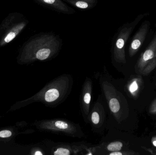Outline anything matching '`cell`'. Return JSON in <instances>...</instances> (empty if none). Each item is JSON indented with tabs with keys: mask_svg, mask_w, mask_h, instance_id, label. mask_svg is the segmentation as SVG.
<instances>
[{
	"mask_svg": "<svg viewBox=\"0 0 156 155\" xmlns=\"http://www.w3.org/2000/svg\"><path fill=\"white\" fill-rule=\"evenodd\" d=\"M21 147L16 144H0V155H20Z\"/></svg>",
	"mask_w": 156,
	"mask_h": 155,
	"instance_id": "cell-10",
	"label": "cell"
},
{
	"mask_svg": "<svg viewBox=\"0 0 156 155\" xmlns=\"http://www.w3.org/2000/svg\"><path fill=\"white\" fill-rule=\"evenodd\" d=\"M81 10H89L97 5L98 0H62Z\"/></svg>",
	"mask_w": 156,
	"mask_h": 155,
	"instance_id": "cell-8",
	"label": "cell"
},
{
	"mask_svg": "<svg viewBox=\"0 0 156 155\" xmlns=\"http://www.w3.org/2000/svg\"><path fill=\"white\" fill-rule=\"evenodd\" d=\"M59 96V92L57 89H50L46 93L45 100L47 102H52L57 99Z\"/></svg>",
	"mask_w": 156,
	"mask_h": 155,
	"instance_id": "cell-11",
	"label": "cell"
},
{
	"mask_svg": "<svg viewBox=\"0 0 156 155\" xmlns=\"http://www.w3.org/2000/svg\"><path fill=\"white\" fill-rule=\"evenodd\" d=\"M109 106L111 111L114 113L119 112L120 109V105L119 101L116 98H112L109 102Z\"/></svg>",
	"mask_w": 156,
	"mask_h": 155,
	"instance_id": "cell-12",
	"label": "cell"
},
{
	"mask_svg": "<svg viewBox=\"0 0 156 155\" xmlns=\"http://www.w3.org/2000/svg\"><path fill=\"white\" fill-rule=\"evenodd\" d=\"M156 67V33L146 49L141 54L136 66V73L147 76Z\"/></svg>",
	"mask_w": 156,
	"mask_h": 155,
	"instance_id": "cell-4",
	"label": "cell"
},
{
	"mask_svg": "<svg viewBox=\"0 0 156 155\" xmlns=\"http://www.w3.org/2000/svg\"><path fill=\"white\" fill-rule=\"evenodd\" d=\"M146 14L144 13L137 15L133 21L125 24L119 29L114 42L115 54L119 61L125 62V47L126 44L136 26Z\"/></svg>",
	"mask_w": 156,
	"mask_h": 155,
	"instance_id": "cell-3",
	"label": "cell"
},
{
	"mask_svg": "<svg viewBox=\"0 0 156 155\" xmlns=\"http://www.w3.org/2000/svg\"><path fill=\"white\" fill-rule=\"evenodd\" d=\"M91 96L90 95L89 93L85 94L84 96V101L86 104H89L90 101Z\"/></svg>",
	"mask_w": 156,
	"mask_h": 155,
	"instance_id": "cell-19",
	"label": "cell"
},
{
	"mask_svg": "<svg viewBox=\"0 0 156 155\" xmlns=\"http://www.w3.org/2000/svg\"><path fill=\"white\" fill-rule=\"evenodd\" d=\"M150 27V22L145 21L134 35L129 48V55L131 57L134 56L143 45Z\"/></svg>",
	"mask_w": 156,
	"mask_h": 155,
	"instance_id": "cell-5",
	"label": "cell"
},
{
	"mask_svg": "<svg viewBox=\"0 0 156 155\" xmlns=\"http://www.w3.org/2000/svg\"><path fill=\"white\" fill-rule=\"evenodd\" d=\"M43 6L58 12L66 14H73L76 12L75 10L67 5L62 0H33Z\"/></svg>",
	"mask_w": 156,
	"mask_h": 155,
	"instance_id": "cell-7",
	"label": "cell"
},
{
	"mask_svg": "<svg viewBox=\"0 0 156 155\" xmlns=\"http://www.w3.org/2000/svg\"><path fill=\"white\" fill-rule=\"evenodd\" d=\"M100 120L99 114L97 112H94L92 115V121L94 123L96 124H98Z\"/></svg>",
	"mask_w": 156,
	"mask_h": 155,
	"instance_id": "cell-17",
	"label": "cell"
},
{
	"mask_svg": "<svg viewBox=\"0 0 156 155\" xmlns=\"http://www.w3.org/2000/svg\"><path fill=\"white\" fill-rule=\"evenodd\" d=\"M149 113L153 115H156V98L151 103L148 110Z\"/></svg>",
	"mask_w": 156,
	"mask_h": 155,
	"instance_id": "cell-14",
	"label": "cell"
},
{
	"mask_svg": "<svg viewBox=\"0 0 156 155\" xmlns=\"http://www.w3.org/2000/svg\"><path fill=\"white\" fill-rule=\"evenodd\" d=\"M155 86H156V84H155Z\"/></svg>",
	"mask_w": 156,
	"mask_h": 155,
	"instance_id": "cell-23",
	"label": "cell"
},
{
	"mask_svg": "<svg viewBox=\"0 0 156 155\" xmlns=\"http://www.w3.org/2000/svg\"><path fill=\"white\" fill-rule=\"evenodd\" d=\"M29 21L20 12L9 13L0 24V47L14 40L27 27Z\"/></svg>",
	"mask_w": 156,
	"mask_h": 155,
	"instance_id": "cell-2",
	"label": "cell"
},
{
	"mask_svg": "<svg viewBox=\"0 0 156 155\" xmlns=\"http://www.w3.org/2000/svg\"><path fill=\"white\" fill-rule=\"evenodd\" d=\"M123 144L121 142H115L111 143L107 147V149L112 152L120 151L122 149Z\"/></svg>",
	"mask_w": 156,
	"mask_h": 155,
	"instance_id": "cell-13",
	"label": "cell"
},
{
	"mask_svg": "<svg viewBox=\"0 0 156 155\" xmlns=\"http://www.w3.org/2000/svg\"><path fill=\"white\" fill-rule=\"evenodd\" d=\"M110 155H122L123 153L119 151H116V152H113V153H111L110 154Z\"/></svg>",
	"mask_w": 156,
	"mask_h": 155,
	"instance_id": "cell-21",
	"label": "cell"
},
{
	"mask_svg": "<svg viewBox=\"0 0 156 155\" xmlns=\"http://www.w3.org/2000/svg\"><path fill=\"white\" fill-rule=\"evenodd\" d=\"M35 155H43V153H41L40 151H37L36 152V153H34Z\"/></svg>",
	"mask_w": 156,
	"mask_h": 155,
	"instance_id": "cell-22",
	"label": "cell"
},
{
	"mask_svg": "<svg viewBox=\"0 0 156 155\" xmlns=\"http://www.w3.org/2000/svg\"><path fill=\"white\" fill-rule=\"evenodd\" d=\"M55 126L59 128V129H66L68 127V124L65 123V122H63V121H57L55 123Z\"/></svg>",
	"mask_w": 156,
	"mask_h": 155,
	"instance_id": "cell-16",
	"label": "cell"
},
{
	"mask_svg": "<svg viewBox=\"0 0 156 155\" xmlns=\"http://www.w3.org/2000/svg\"><path fill=\"white\" fill-rule=\"evenodd\" d=\"M20 127L16 123L15 125L0 128V144H15L16 138L18 135L26 133L25 131H20Z\"/></svg>",
	"mask_w": 156,
	"mask_h": 155,
	"instance_id": "cell-6",
	"label": "cell"
},
{
	"mask_svg": "<svg viewBox=\"0 0 156 155\" xmlns=\"http://www.w3.org/2000/svg\"><path fill=\"white\" fill-rule=\"evenodd\" d=\"M152 144L154 147H156V136H154L152 137V140H151Z\"/></svg>",
	"mask_w": 156,
	"mask_h": 155,
	"instance_id": "cell-20",
	"label": "cell"
},
{
	"mask_svg": "<svg viewBox=\"0 0 156 155\" xmlns=\"http://www.w3.org/2000/svg\"><path fill=\"white\" fill-rule=\"evenodd\" d=\"M62 40L51 33L38 34L30 37L22 45L16 57L19 65L30 63L36 60H46L57 52Z\"/></svg>",
	"mask_w": 156,
	"mask_h": 155,
	"instance_id": "cell-1",
	"label": "cell"
},
{
	"mask_svg": "<svg viewBox=\"0 0 156 155\" xmlns=\"http://www.w3.org/2000/svg\"><path fill=\"white\" fill-rule=\"evenodd\" d=\"M143 84V79L140 75L136 76L133 79L129 86V91L133 97H138L140 91L142 90Z\"/></svg>",
	"mask_w": 156,
	"mask_h": 155,
	"instance_id": "cell-9",
	"label": "cell"
},
{
	"mask_svg": "<svg viewBox=\"0 0 156 155\" xmlns=\"http://www.w3.org/2000/svg\"><path fill=\"white\" fill-rule=\"evenodd\" d=\"M142 148L150 153L151 154L156 155V149H152V148H147V147H142Z\"/></svg>",
	"mask_w": 156,
	"mask_h": 155,
	"instance_id": "cell-18",
	"label": "cell"
},
{
	"mask_svg": "<svg viewBox=\"0 0 156 155\" xmlns=\"http://www.w3.org/2000/svg\"><path fill=\"white\" fill-rule=\"evenodd\" d=\"M55 155H69L70 154V152L68 149L65 148H60L57 150L54 153Z\"/></svg>",
	"mask_w": 156,
	"mask_h": 155,
	"instance_id": "cell-15",
	"label": "cell"
}]
</instances>
